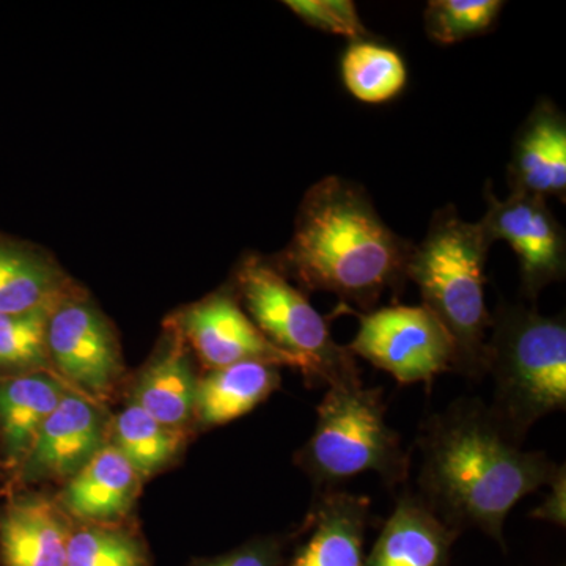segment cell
<instances>
[{"label":"cell","instance_id":"cell-29","mask_svg":"<svg viewBox=\"0 0 566 566\" xmlns=\"http://www.w3.org/2000/svg\"><path fill=\"white\" fill-rule=\"evenodd\" d=\"M10 474L7 472L6 465L0 463V497L6 494L7 483H9Z\"/></svg>","mask_w":566,"mask_h":566},{"label":"cell","instance_id":"cell-4","mask_svg":"<svg viewBox=\"0 0 566 566\" xmlns=\"http://www.w3.org/2000/svg\"><path fill=\"white\" fill-rule=\"evenodd\" d=\"M486 375L491 411L523 444L535 423L566 408V324L524 305L502 304L491 315Z\"/></svg>","mask_w":566,"mask_h":566},{"label":"cell","instance_id":"cell-24","mask_svg":"<svg viewBox=\"0 0 566 566\" xmlns=\"http://www.w3.org/2000/svg\"><path fill=\"white\" fill-rule=\"evenodd\" d=\"M51 308L29 314H0V378L54 374L46 344Z\"/></svg>","mask_w":566,"mask_h":566},{"label":"cell","instance_id":"cell-25","mask_svg":"<svg viewBox=\"0 0 566 566\" xmlns=\"http://www.w3.org/2000/svg\"><path fill=\"white\" fill-rule=\"evenodd\" d=\"M501 0H431L424 9V32L438 44H455L494 28Z\"/></svg>","mask_w":566,"mask_h":566},{"label":"cell","instance_id":"cell-27","mask_svg":"<svg viewBox=\"0 0 566 566\" xmlns=\"http://www.w3.org/2000/svg\"><path fill=\"white\" fill-rule=\"evenodd\" d=\"M292 536L263 535L214 557L193 558L186 566H283Z\"/></svg>","mask_w":566,"mask_h":566},{"label":"cell","instance_id":"cell-13","mask_svg":"<svg viewBox=\"0 0 566 566\" xmlns=\"http://www.w3.org/2000/svg\"><path fill=\"white\" fill-rule=\"evenodd\" d=\"M196 363L182 335L170 324H164L155 352L133 379L129 403L139 406L166 427L192 434L200 378Z\"/></svg>","mask_w":566,"mask_h":566},{"label":"cell","instance_id":"cell-19","mask_svg":"<svg viewBox=\"0 0 566 566\" xmlns=\"http://www.w3.org/2000/svg\"><path fill=\"white\" fill-rule=\"evenodd\" d=\"M74 283L40 245L0 233V314L54 307Z\"/></svg>","mask_w":566,"mask_h":566},{"label":"cell","instance_id":"cell-12","mask_svg":"<svg viewBox=\"0 0 566 566\" xmlns=\"http://www.w3.org/2000/svg\"><path fill=\"white\" fill-rule=\"evenodd\" d=\"M0 499V566H65L73 521L55 497L18 490Z\"/></svg>","mask_w":566,"mask_h":566},{"label":"cell","instance_id":"cell-8","mask_svg":"<svg viewBox=\"0 0 566 566\" xmlns=\"http://www.w3.org/2000/svg\"><path fill=\"white\" fill-rule=\"evenodd\" d=\"M357 318L359 331L346 348L400 385H431L455 368L452 338L422 304H394L357 314Z\"/></svg>","mask_w":566,"mask_h":566},{"label":"cell","instance_id":"cell-17","mask_svg":"<svg viewBox=\"0 0 566 566\" xmlns=\"http://www.w3.org/2000/svg\"><path fill=\"white\" fill-rule=\"evenodd\" d=\"M460 532L428 509L419 495L406 491L376 538L365 566H449Z\"/></svg>","mask_w":566,"mask_h":566},{"label":"cell","instance_id":"cell-14","mask_svg":"<svg viewBox=\"0 0 566 566\" xmlns=\"http://www.w3.org/2000/svg\"><path fill=\"white\" fill-rule=\"evenodd\" d=\"M370 510L367 495L322 491L297 534L303 539L283 566H365Z\"/></svg>","mask_w":566,"mask_h":566},{"label":"cell","instance_id":"cell-5","mask_svg":"<svg viewBox=\"0 0 566 566\" xmlns=\"http://www.w3.org/2000/svg\"><path fill=\"white\" fill-rule=\"evenodd\" d=\"M316 416L314 433L294 463L318 493L338 490L367 472L381 476L389 488L408 479L411 455L387 423L381 387H365L363 381L327 387Z\"/></svg>","mask_w":566,"mask_h":566},{"label":"cell","instance_id":"cell-15","mask_svg":"<svg viewBox=\"0 0 566 566\" xmlns=\"http://www.w3.org/2000/svg\"><path fill=\"white\" fill-rule=\"evenodd\" d=\"M510 193L557 197L566 196V118L551 99L543 98L513 144L509 164Z\"/></svg>","mask_w":566,"mask_h":566},{"label":"cell","instance_id":"cell-7","mask_svg":"<svg viewBox=\"0 0 566 566\" xmlns=\"http://www.w3.org/2000/svg\"><path fill=\"white\" fill-rule=\"evenodd\" d=\"M52 370L74 392L106 406L126 378L117 329L80 283L51 308L46 326Z\"/></svg>","mask_w":566,"mask_h":566},{"label":"cell","instance_id":"cell-1","mask_svg":"<svg viewBox=\"0 0 566 566\" xmlns=\"http://www.w3.org/2000/svg\"><path fill=\"white\" fill-rule=\"evenodd\" d=\"M419 495L447 526L476 528L502 547L517 502L549 485L558 471L545 452H526L490 406L461 398L431 416L419 436Z\"/></svg>","mask_w":566,"mask_h":566},{"label":"cell","instance_id":"cell-9","mask_svg":"<svg viewBox=\"0 0 566 566\" xmlns=\"http://www.w3.org/2000/svg\"><path fill=\"white\" fill-rule=\"evenodd\" d=\"M111 420L106 406L70 389L11 474L6 494L40 483L65 485L109 444Z\"/></svg>","mask_w":566,"mask_h":566},{"label":"cell","instance_id":"cell-3","mask_svg":"<svg viewBox=\"0 0 566 566\" xmlns=\"http://www.w3.org/2000/svg\"><path fill=\"white\" fill-rule=\"evenodd\" d=\"M493 245L480 222H465L452 205L434 212L422 243L415 245L406 268L422 305L446 327L455 346L457 374L486 375L485 266Z\"/></svg>","mask_w":566,"mask_h":566},{"label":"cell","instance_id":"cell-11","mask_svg":"<svg viewBox=\"0 0 566 566\" xmlns=\"http://www.w3.org/2000/svg\"><path fill=\"white\" fill-rule=\"evenodd\" d=\"M485 218L480 221L491 243L512 245L520 262L521 290L535 301L551 283L566 274V234L543 197L510 193L497 199L488 185Z\"/></svg>","mask_w":566,"mask_h":566},{"label":"cell","instance_id":"cell-10","mask_svg":"<svg viewBox=\"0 0 566 566\" xmlns=\"http://www.w3.org/2000/svg\"><path fill=\"white\" fill-rule=\"evenodd\" d=\"M166 323L182 335L207 371L241 363L297 368L296 360L271 344L245 314L230 283L175 312Z\"/></svg>","mask_w":566,"mask_h":566},{"label":"cell","instance_id":"cell-22","mask_svg":"<svg viewBox=\"0 0 566 566\" xmlns=\"http://www.w3.org/2000/svg\"><path fill=\"white\" fill-rule=\"evenodd\" d=\"M342 80L365 104L392 102L408 84V66L394 48L376 41H352L342 57Z\"/></svg>","mask_w":566,"mask_h":566},{"label":"cell","instance_id":"cell-21","mask_svg":"<svg viewBox=\"0 0 566 566\" xmlns=\"http://www.w3.org/2000/svg\"><path fill=\"white\" fill-rule=\"evenodd\" d=\"M191 433L166 427L150 415L129 403L112 416L109 444L147 480L166 471L180 458Z\"/></svg>","mask_w":566,"mask_h":566},{"label":"cell","instance_id":"cell-20","mask_svg":"<svg viewBox=\"0 0 566 566\" xmlns=\"http://www.w3.org/2000/svg\"><path fill=\"white\" fill-rule=\"evenodd\" d=\"M281 367L241 363L200 375L193 428L222 427L253 411L281 387Z\"/></svg>","mask_w":566,"mask_h":566},{"label":"cell","instance_id":"cell-16","mask_svg":"<svg viewBox=\"0 0 566 566\" xmlns=\"http://www.w3.org/2000/svg\"><path fill=\"white\" fill-rule=\"evenodd\" d=\"M144 479L111 444L70 479L55 501L73 523L117 524L132 521Z\"/></svg>","mask_w":566,"mask_h":566},{"label":"cell","instance_id":"cell-2","mask_svg":"<svg viewBox=\"0 0 566 566\" xmlns=\"http://www.w3.org/2000/svg\"><path fill=\"white\" fill-rule=\"evenodd\" d=\"M412 248L359 185L331 175L305 192L292 241L271 262L304 293H333L370 312L403 289Z\"/></svg>","mask_w":566,"mask_h":566},{"label":"cell","instance_id":"cell-18","mask_svg":"<svg viewBox=\"0 0 566 566\" xmlns=\"http://www.w3.org/2000/svg\"><path fill=\"white\" fill-rule=\"evenodd\" d=\"M69 390L54 374L0 378V463L10 476Z\"/></svg>","mask_w":566,"mask_h":566},{"label":"cell","instance_id":"cell-28","mask_svg":"<svg viewBox=\"0 0 566 566\" xmlns=\"http://www.w3.org/2000/svg\"><path fill=\"white\" fill-rule=\"evenodd\" d=\"M549 493L545 501L536 509L532 510L531 517L545 523L554 524V526H566V469L565 464L558 465V471L554 479L549 482Z\"/></svg>","mask_w":566,"mask_h":566},{"label":"cell","instance_id":"cell-26","mask_svg":"<svg viewBox=\"0 0 566 566\" xmlns=\"http://www.w3.org/2000/svg\"><path fill=\"white\" fill-rule=\"evenodd\" d=\"M285 6L318 31L352 41L371 39L353 0H286Z\"/></svg>","mask_w":566,"mask_h":566},{"label":"cell","instance_id":"cell-6","mask_svg":"<svg viewBox=\"0 0 566 566\" xmlns=\"http://www.w3.org/2000/svg\"><path fill=\"white\" fill-rule=\"evenodd\" d=\"M230 285L264 337L296 360L307 385L360 382L356 357L334 340L303 290L293 285L271 259L256 253L245 255L234 268Z\"/></svg>","mask_w":566,"mask_h":566},{"label":"cell","instance_id":"cell-23","mask_svg":"<svg viewBox=\"0 0 566 566\" xmlns=\"http://www.w3.org/2000/svg\"><path fill=\"white\" fill-rule=\"evenodd\" d=\"M147 539L133 521L73 523L65 566H151Z\"/></svg>","mask_w":566,"mask_h":566}]
</instances>
